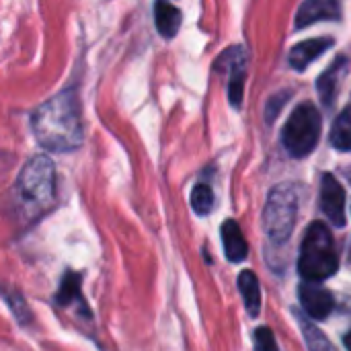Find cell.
<instances>
[{"mask_svg": "<svg viewBox=\"0 0 351 351\" xmlns=\"http://www.w3.org/2000/svg\"><path fill=\"white\" fill-rule=\"evenodd\" d=\"M31 130L39 146L68 152L82 144V111L76 88H66L31 113Z\"/></svg>", "mask_w": 351, "mask_h": 351, "instance_id": "obj_1", "label": "cell"}, {"mask_svg": "<svg viewBox=\"0 0 351 351\" xmlns=\"http://www.w3.org/2000/svg\"><path fill=\"white\" fill-rule=\"evenodd\" d=\"M339 269V255L331 230L323 222H313L302 239L298 271L308 282H325Z\"/></svg>", "mask_w": 351, "mask_h": 351, "instance_id": "obj_2", "label": "cell"}, {"mask_svg": "<svg viewBox=\"0 0 351 351\" xmlns=\"http://www.w3.org/2000/svg\"><path fill=\"white\" fill-rule=\"evenodd\" d=\"M53 187H56V171H53V162L45 154H37L29 158L27 165L21 169L14 185L19 204L33 216L49 206V202L53 199Z\"/></svg>", "mask_w": 351, "mask_h": 351, "instance_id": "obj_3", "label": "cell"}, {"mask_svg": "<svg viewBox=\"0 0 351 351\" xmlns=\"http://www.w3.org/2000/svg\"><path fill=\"white\" fill-rule=\"evenodd\" d=\"M298 216V189L292 183L276 185L263 208V230L276 245H284L294 230Z\"/></svg>", "mask_w": 351, "mask_h": 351, "instance_id": "obj_4", "label": "cell"}, {"mask_svg": "<svg viewBox=\"0 0 351 351\" xmlns=\"http://www.w3.org/2000/svg\"><path fill=\"white\" fill-rule=\"evenodd\" d=\"M321 130H323V119L319 109L308 101L300 103L292 111L290 119L282 130V144L290 156L296 158L308 156L319 144Z\"/></svg>", "mask_w": 351, "mask_h": 351, "instance_id": "obj_5", "label": "cell"}, {"mask_svg": "<svg viewBox=\"0 0 351 351\" xmlns=\"http://www.w3.org/2000/svg\"><path fill=\"white\" fill-rule=\"evenodd\" d=\"M245 66H247V56L243 47H230L226 49L218 62V70H228L230 72V82H228V101L232 107H241L243 103V90H245Z\"/></svg>", "mask_w": 351, "mask_h": 351, "instance_id": "obj_6", "label": "cell"}, {"mask_svg": "<svg viewBox=\"0 0 351 351\" xmlns=\"http://www.w3.org/2000/svg\"><path fill=\"white\" fill-rule=\"evenodd\" d=\"M298 296H300V304L306 313L308 319L313 321H323L327 319L333 308H335V300H333V294L323 288L319 282H308L304 280L300 284V290H298Z\"/></svg>", "mask_w": 351, "mask_h": 351, "instance_id": "obj_7", "label": "cell"}, {"mask_svg": "<svg viewBox=\"0 0 351 351\" xmlns=\"http://www.w3.org/2000/svg\"><path fill=\"white\" fill-rule=\"evenodd\" d=\"M321 210L333 226L346 224V191L331 173H325L321 181Z\"/></svg>", "mask_w": 351, "mask_h": 351, "instance_id": "obj_8", "label": "cell"}, {"mask_svg": "<svg viewBox=\"0 0 351 351\" xmlns=\"http://www.w3.org/2000/svg\"><path fill=\"white\" fill-rule=\"evenodd\" d=\"M341 14V0H304L296 12V27L304 29L319 21H339Z\"/></svg>", "mask_w": 351, "mask_h": 351, "instance_id": "obj_9", "label": "cell"}, {"mask_svg": "<svg viewBox=\"0 0 351 351\" xmlns=\"http://www.w3.org/2000/svg\"><path fill=\"white\" fill-rule=\"evenodd\" d=\"M333 45V39L331 37H315V39H306L302 43H296L292 49H290V56H288V62L294 70L302 72L308 68L311 62H315L317 58H321L329 47Z\"/></svg>", "mask_w": 351, "mask_h": 351, "instance_id": "obj_10", "label": "cell"}, {"mask_svg": "<svg viewBox=\"0 0 351 351\" xmlns=\"http://www.w3.org/2000/svg\"><path fill=\"white\" fill-rule=\"evenodd\" d=\"M348 66H350V58L348 56H339L329 66V70L321 74V78L317 82V90H319V97H321L323 105L331 107L335 103L337 88H339V80L348 74Z\"/></svg>", "mask_w": 351, "mask_h": 351, "instance_id": "obj_11", "label": "cell"}, {"mask_svg": "<svg viewBox=\"0 0 351 351\" xmlns=\"http://www.w3.org/2000/svg\"><path fill=\"white\" fill-rule=\"evenodd\" d=\"M154 23H156V29L162 37L171 39L177 35V31L181 29V23H183V14L181 10L171 4L169 0H156L154 2Z\"/></svg>", "mask_w": 351, "mask_h": 351, "instance_id": "obj_12", "label": "cell"}, {"mask_svg": "<svg viewBox=\"0 0 351 351\" xmlns=\"http://www.w3.org/2000/svg\"><path fill=\"white\" fill-rule=\"evenodd\" d=\"M222 245L228 261L232 263H241L249 253V245L243 237V230L234 220H226L222 224Z\"/></svg>", "mask_w": 351, "mask_h": 351, "instance_id": "obj_13", "label": "cell"}, {"mask_svg": "<svg viewBox=\"0 0 351 351\" xmlns=\"http://www.w3.org/2000/svg\"><path fill=\"white\" fill-rule=\"evenodd\" d=\"M239 292L243 296L245 308L251 317H257L261 311V288H259V280L253 271H243L239 276Z\"/></svg>", "mask_w": 351, "mask_h": 351, "instance_id": "obj_14", "label": "cell"}, {"mask_svg": "<svg viewBox=\"0 0 351 351\" xmlns=\"http://www.w3.org/2000/svg\"><path fill=\"white\" fill-rule=\"evenodd\" d=\"M298 321H300V329H302L304 343H306L308 351H337L333 348V343L325 337V333L311 319L298 315Z\"/></svg>", "mask_w": 351, "mask_h": 351, "instance_id": "obj_15", "label": "cell"}, {"mask_svg": "<svg viewBox=\"0 0 351 351\" xmlns=\"http://www.w3.org/2000/svg\"><path fill=\"white\" fill-rule=\"evenodd\" d=\"M331 144L333 148L343 150V152L351 150V105L346 107L335 119L333 130H331Z\"/></svg>", "mask_w": 351, "mask_h": 351, "instance_id": "obj_16", "label": "cell"}, {"mask_svg": "<svg viewBox=\"0 0 351 351\" xmlns=\"http://www.w3.org/2000/svg\"><path fill=\"white\" fill-rule=\"evenodd\" d=\"M212 206H214V193H212L210 185H206V183L195 185L193 191H191V208H193V212L199 214V216H206V214L212 212Z\"/></svg>", "mask_w": 351, "mask_h": 351, "instance_id": "obj_17", "label": "cell"}, {"mask_svg": "<svg viewBox=\"0 0 351 351\" xmlns=\"http://www.w3.org/2000/svg\"><path fill=\"white\" fill-rule=\"evenodd\" d=\"M78 286H80V276L78 274H66L62 280L60 292L56 294V302L60 306H68L78 296Z\"/></svg>", "mask_w": 351, "mask_h": 351, "instance_id": "obj_18", "label": "cell"}, {"mask_svg": "<svg viewBox=\"0 0 351 351\" xmlns=\"http://www.w3.org/2000/svg\"><path fill=\"white\" fill-rule=\"evenodd\" d=\"M288 99H290V90H282V93L274 95L267 101V105H265V119H267V123H274L276 121V117L280 115V111L284 109V105L288 103Z\"/></svg>", "mask_w": 351, "mask_h": 351, "instance_id": "obj_19", "label": "cell"}, {"mask_svg": "<svg viewBox=\"0 0 351 351\" xmlns=\"http://www.w3.org/2000/svg\"><path fill=\"white\" fill-rule=\"evenodd\" d=\"M255 351H278V343L274 339L271 329L259 327L255 331Z\"/></svg>", "mask_w": 351, "mask_h": 351, "instance_id": "obj_20", "label": "cell"}, {"mask_svg": "<svg viewBox=\"0 0 351 351\" xmlns=\"http://www.w3.org/2000/svg\"><path fill=\"white\" fill-rule=\"evenodd\" d=\"M343 346H346V350L351 351V329L343 335Z\"/></svg>", "mask_w": 351, "mask_h": 351, "instance_id": "obj_21", "label": "cell"}, {"mask_svg": "<svg viewBox=\"0 0 351 351\" xmlns=\"http://www.w3.org/2000/svg\"><path fill=\"white\" fill-rule=\"evenodd\" d=\"M346 175H348V179L351 181V169H348V171H346Z\"/></svg>", "mask_w": 351, "mask_h": 351, "instance_id": "obj_22", "label": "cell"}, {"mask_svg": "<svg viewBox=\"0 0 351 351\" xmlns=\"http://www.w3.org/2000/svg\"><path fill=\"white\" fill-rule=\"evenodd\" d=\"M350 261H351V245H350Z\"/></svg>", "mask_w": 351, "mask_h": 351, "instance_id": "obj_23", "label": "cell"}]
</instances>
